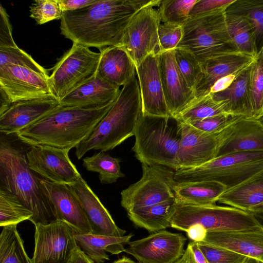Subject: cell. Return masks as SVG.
<instances>
[{"instance_id": "ac0fdd59", "label": "cell", "mask_w": 263, "mask_h": 263, "mask_svg": "<svg viewBox=\"0 0 263 263\" xmlns=\"http://www.w3.org/2000/svg\"><path fill=\"white\" fill-rule=\"evenodd\" d=\"M159 58L158 53H153L136 67L140 89L142 113L171 117L161 82Z\"/></svg>"}, {"instance_id": "44dd1931", "label": "cell", "mask_w": 263, "mask_h": 263, "mask_svg": "<svg viewBox=\"0 0 263 263\" xmlns=\"http://www.w3.org/2000/svg\"><path fill=\"white\" fill-rule=\"evenodd\" d=\"M60 105L59 101L53 95L13 103L0 114L1 133L6 135L16 134Z\"/></svg>"}, {"instance_id": "680465c9", "label": "cell", "mask_w": 263, "mask_h": 263, "mask_svg": "<svg viewBox=\"0 0 263 263\" xmlns=\"http://www.w3.org/2000/svg\"><path fill=\"white\" fill-rule=\"evenodd\" d=\"M260 118L261 119V120L263 121V115L261 117H260Z\"/></svg>"}, {"instance_id": "2e32d148", "label": "cell", "mask_w": 263, "mask_h": 263, "mask_svg": "<svg viewBox=\"0 0 263 263\" xmlns=\"http://www.w3.org/2000/svg\"><path fill=\"white\" fill-rule=\"evenodd\" d=\"M216 156L243 152L263 151V121L241 117L217 134Z\"/></svg>"}, {"instance_id": "52a82bcc", "label": "cell", "mask_w": 263, "mask_h": 263, "mask_svg": "<svg viewBox=\"0 0 263 263\" xmlns=\"http://www.w3.org/2000/svg\"><path fill=\"white\" fill-rule=\"evenodd\" d=\"M183 29L177 48L189 52L201 64L222 54L238 52L227 29L225 11L189 18Z\"/></svg>"}, {"instance_id": "ba28073f", "label": "cell", "mask_w": 263, "mask_h": 263, "mask_svg": "<svg viewBox=\"0 0 263 263\" xmlns=\"http://www.w3.org/2000/svg\"><path fill=\"white\" fill-rule=\"evenodd\" d=\"M169 221L171 227L184 232L196 224L203 227L208 232L262 228L248 212L233 207L216 204L197 206L175 202Z\"/></svg>"}, {"instance_id": "5bb4252c", "label": "cell", "mask_w": 263, "mask_h": 263, "mask_svg": "<svg viewBox=\"0 0 263 263\" xmlns=\"http://www.w3.org/2000/svg\"><path fill=\"white\" fill-rule=\"evenodd\" d=\"M48 72L15 65L0 66V88L11 104L53 95Z\"/></svg>"}, {"instance_id": "8d00e7d4", "label": "cell", "mask_w": 263, "mask_h": 263, "mask_svg": "<svg viewBox=\"0 0 263 263\" xmlns=\"http://www.w3.org/2000/svg\"><path fill=\"white\" fill-rule=\"evenodd\" d=\"M32 212L26 208L18 197L0 188V226L17 225L30 220Z\"/></svg>"}, {"instance_id": "bcb514c9", "label": "cell", "mask_w": 263, "mask_h": 263, "mask_svg": "<svg viewBox=\"0 0 263 263\" xmlns=\"http://www.w3.org/2000/svg\"><path fill=\"white\" fill-rule=\"evenodd\" d=\"M234 1L235 0H198L191 9L189 18L225 11Z\"/></svg>"}, {"instance_id": "5b68a950", "label": "cell", "mask_w": 263, "mask_h": 263, "mask_svg": "<svg viewBox=\"0 0 263 263\" xmlns=\"http://www.w3.org/2000/svg\"><path fill=\"white\" fill-rule=\"evenodd\" d=\"M171 117L143 114L137 122L132 149L141 163L158 164L177 170V156L181 139L180 127Z\"/></svg>"}, {"instance_id": "f1b7e54d", "label": "cell", "mask_w": 263, "mask_h": 263, "mask_svg": "<svg viewBox=\"0 0 263 263\" xmlns=\"http://www.w3.org/2000/svg\"><path fill=\"white\" fill-rule=\"evenodd\" d=\"M175 202L197 206L216 204L226 187L214 181L176 183L173 186Z\"/></svg>"}, {"instance_id": "7c38bea8", "label": "cell", "mask_w": 263, "mask_h": 263, "mask_svg": "<svg viewBox=\"0 0 263 263\" xmlns=\"http://www.w3.org/2000/svg\"><path fill=\"white\" fill-rule=\"evenodd\" d=\"M34 250L31 263H70L79 247L75 232L65 222L56 220L35 226Z\"/></svg>"}, {"instance_id": "f546056e", "label": "cell", "mask_w": 263, "mask_h": 263, "mask_svg": "<svg viewBox=\"0 0 263 263\" xmlns=\"http://www.w3.org/2000/svg\"><path fill=\"white\" fill-rule=\"evenodd\" d=\"M133 236L129 234L122 237H116L92 234L74 233L78 246L95 263H103L109 260L108 252L111 254H118L124 252L125 245L128 244Z\"/></svg>"}, {"instance_id": "8fae6325", "label": "cell", "mask_w": 263, "mask_h": 263, "mask_svg": "<svg viewBox=\"0 0 263 263\" xmlns=\"http://www.w3.org/2000/svg\"><path fill=\"white\" fill-rule=\"evenodd\" d=\"M161 0L139 10L126 28L120 47L133 61L135 67L148 55L159 53L158 28L161 22L158 9Z\"/></svg>"}, {"instance_id": "11a10c76", "label": "cell", "mask_w": 263, "mask_h": 263, "mask_svg": "<svg viewBox=\"0 0 263 263\" xmlns=\"http://www.w3.org/2000/svg\"><path fill=\"white\" fill-rule=\"evenodd\" d=\"M113 263H137L126 256H123L122 258L115 261Z\"/></svg>"}, {"instance_id": "f35d334b", "label": "cell", "mask_w": 263, "mask_h": 263, "mask_svg": "<svg viewBox=\"0 0 263 263\" xmlns=\"http://www.w3.org/2000/svg\"><path fill=\"white\" fill-rule=\"evenodd\" d=\"M198 0H161L158 10L161 22L181 26L189 18L190 12Z\"/></svg>"}, {"instance_id": "1f68e13d", "label": "cell", "mask_w": 263, "mask_h": 263, "mask_svg": "<svg viewBox=\"0 0 263 263\" xmlns=\"http://www.w3.org/2000/svg\"><path fill=\"white\" fill-rule=\"evenodd\" d=\"M225 12L245 18L254 31L257 53L263 49V0H235Z\"/></svg>"}, {"instance_id": "60d3db41", "label": "cell", "mask_w": 263, "mask_h": 263, "mask_svg": "<svg viewBox=\"0 0 263 263\" xmlns=\"http://www.w3.org/2000/svg\"><path fill=\"white\" fill-rule=\"evenodd\" d=\"M8 64L27 67L36 71L47 72L30 54L18 47H0V66Z\"/></svg>"}, {"instance_id": "cb8c5ba5", "label": "cell", "mask_w": 263, "mask_h": 263, "mask_svg": "<svg viewBox=\"0 0 263 263\" xmlns=\"http://www.w3.org/2000/svg\"><path fill=\"white\" fill-rule=\"evenodd\" d=\"M202 242L255 258L263 262V228L208 232Z\"/></svg>"}, {"instance_id": "4dcf8cb0", "label": "cell", "mask_w": 263, "mask_h": 263, "mask_svg": "<svg viewBox=\"0 0 263 263\" xmlns=\"http://www.w3.org/2000/svg\"><path fill=\"white\" fill-rule=\"evenodd\" d=\"M175 202L172 199L152 205L129 211L127 215L135 226L149 232H157L170 227L169 217Z\"/></svg>"}, {"instance_id": "4fadbf2b", "label": "cell", "mask_w": 263, "mask_h": 263, "mask_svg": "<svg viewBox=\"0 0 263 263\" xmlns=\"http://www.w3.org/2000/svg\"><path fill=\"white\" fill-rule=\"evenodd\" d=\"M70 149L49 146H31L26 153L29 168L50 182L69 185L82 177L69 158Z\"/></svg>"}, {"instance_id": "c3c4849f", "label": "cell", "mask_w": 263, "mask_h": 263, "mask_svg": "<svg viewBox=\"0 0 263 263\" xmlns=\"http://www.w3.org/2000/svg\"><path fill=\"white\" fill-rule=\"evenodd\" d=\"M184 254L189 263H209L196 241L189 243Z\"/></svg>"}, {"instance_id": "ffe728a7", "label": "cell", "mask_w": 263, "mask_h": 263, "mask_svg": "<svg viewBox=\"0 0 263 263\" xmlns=\"http://www.w3.org/2000/svg\"><path fill=\"white\" fill-rule=\"evenodd\" d=\"M160 71L166 105L171 118H174L195 99L176 62L174 50L160 54Z\"/></svg>"}, {"instance_id": "74e56055", "label": "cell", "mask_w": 263, "mask_h": 263, "mask_svg": "<svg viewBox=\"0 0 263 263\" xmlns=\"http://www.w3.org/2000/svg\"><path fill=\"white\" fill-rule=\"evenodd\" d=\"M249 89L253 117L260 118L263 115V49L251 63Z\"/></svg>"}, {"instance_id": "83f0119b", "label": "cell", "mask_w": 263, "mask_h": 263, "mask_svg": "<svg viewBox=\"0 0 263 263\" xmlns=\"http://www.w3.org/2000/svg\"><path fill=\"white\" fill-rule=\"evenodd\" d=\"M218 202L249 212L263 204V171L226 191Z\"/></svg>"}, {"instance_id": "7402d4cb", "label": "cell", "mask_w": 263, "mask_h": 263, "mask_svg": "<svg viewBox=\"0 0 263 263\" xmlns=\"http://www.w3.org/2000/svg\"><path fill=\"white\" fill-rule=\"evenodd\" d=\"M79 201L95 235L122 237L126 231L119 228L108 210L82 177L68 185Z\"/></svg>"}, {"instance_id": "681fc988", "label": "cell", "mask_w": 263, "mask_h": 263, "mask_svg": "<svg viewBox=\"0 0 263 263\" xmlns=\"http://www.w3.org/2000/svg\"><path fill=\"white\" fill-rule=\"evenodd\" d=\"M96 0H57L62 12L75 11L93 3Z\"/></svg>"}, {"instance_id": "9c48e42d", "label": "cell", "mask_w": 263, "mask_h": 263, "mask_svg": "<svg viewBox=\"0 0 263 263\" xmlns=\"http://www.w3.org/2000/svg\"><path fill=\"white\" fill-rule=\"evenodd\" d=\"M100 52L73 43L53 68L49 83L54 96L60 101L97 73Z\"/></svg>"}, {"instance_id": "9f6ffc18", "label": "cell", "mask_w": 263, "mask_h": 263, "mask_svg": "<svg viewBox=\"0 0 263 263\" xmlns=\"http://www.w3.org/2000/svg\"><path fill=\"white\" fill-rule=\"evenodd\" d=\"M243 263H261V262L255 258L247 256Z\"/></svg>"}, {"instance_id": "816d5d0a", "label": "cell", "mask_w": 263, "mask_h": 263, "mask_svg": "<svg viewBox=\"0 0 263 263\" xmlns=\"http://www.w3.org/2000/svg\"><path fill=\"white\" fill-rule=\"evenodd\" d=\"M70 263H95V262L78 247L74 253Z\"/></svg>"}, {"instance_id": "9a60e30c", "label": "cell", "mask_w": 263, "mask_h": 263, "mask_svg": "<svg viewBox=\"0 0 263 263\" xmlns=\"http://www.w3.org/2000/svg\"><path fill=\"white\" fill-rule=\"evenodd\" d=\"M186 241L181 233L163 230L130 241L124 252L139 263H174L183 255Z\"/></svg>"}, {"instance_id": "91938a15", "label": "cell", "mask_w": 263, "mask_h": 263, "mask_svg": "<svg viewBox=\"0 0 263 263\" xmlns=\"http://www.w3.org/2000/svg\"><path fill=\"white\" fill-rule=\"evenodd\" d=\"M261 263H263V262H261Z\"/></svg>"}, {"instance_id": "6da1fadb", "label": "cell", "mask_w": 263, "mask_h": 263, "mask_svg": "<svg viewBox=\"0 0 263 263\" xmlns=\"http://www.w3.org/2000/svg\"><path fill=\"white\" fill-rule=\"evenodd\" d=\"M159 0H96L75 11L63 12L61 33L76 43L99 50L120 46L126 28L143 8Z\"/></svg>"}, {"instance_id": "8992f818", "label": "cell", "mask_w": 263, "mask_h": 263, "mask_svg": "<svg viewBox=\"0 0 263 263\" xmlns=\"http://www.w3.org/2000/svg\"><path fill=\"white\" fill-rule=\"evenodd\" d=\"M263 171V151L229 154L193 168L175 171L176 183L214 181L231 189Z\"/></svg>"}, {"instance_id": "7dc6e473", "label": "cell", "mask_w": 263, "mask_h": 263, "mask_svg": "<svg viewBox=\"0 0 263 263\" xmlns=\"http://www.w3.org/2000/svg\"><path fill=\"white\" fill-rule=\"evenodd\" d=\"M0 47H17L12 34L9 16L0 4Z\"/></svg>"}, {"instance_id": "6f0895ef", "label": "cell", "mask_w": 263, "mask_h": 263, "mask_svg": "<svg viewBox=\"0 0 263 263\" xmlns=\"http://www.w3.org/2000/svg\"><path fill=\"white\" fill-rule=\"evenodd\" d=\"M174 263H189L186 257L184 254L182 255V256L179 259L176 260Z\"/></svg>"}, {"instance_id": "7bdbcfd3", "label": "cell", "mask_w": 263, "mask_h": 263, "mask_svg": "<svg viewBox=\"0 0 263 263\" xmlns=\"http://www.w3.org/2000/svg\"><path fill=\"white\" fill-rule=\"evenodd\" d=\"M198 246L209 263H243L247 256L234 251L212 246L203 242H197Z\"/></svg>"}, {"instance_id": "e575fe53", "label": "cell", "mask_w": 263, "mask_h": 263, "mask_svg": "<svg viewBox=\"0 0 263 263\" xmlns=\"http://www.w3.org/2000/svg\"><path fill=\"white\" fill-rule=\"evenodd\" d=\"M121 161L120 158L112 157L100 151L84 158L83 166L88 171L99 173V179L102 184H110L125 177L121 171Z\"/></svg>"}, {"instance_id": "ab89813d", "label": "cell", "mask_w": 263, "mask_h": 263, "mask_svg": "<svg viewBox=\"0 0 263 263\" xmlns=\"http://www.w3.org/2000/svg\"><path fill=\"white\" fill-rule=\"evenodd\" d=\"M174 55L181 73L194 92L203 76L202 64L191 53L180 48L174 49Z\"/></svg>"}, {"instance_id": "ee69618b", "label": "cell", "mask_w": 263, "mask_h": 263, "mask_svg": "<svg viewBox=\"0 0 263 263\" xmlns=\"http://www.w3.org/2000/svg\"><path fill=\"white\" fill-rule=\"evenodd\" d=\"M183 34V26L162 23L158 28L159 54L175 49Z\"/></svg>"}, {"instance_id": "4316f807", "label": "cell", "mask_w": 263, "mask_h": 263, "mask_svg": "<svg viewBox=\"0 0 263 263\" xmlns=\"http://www.w3.org/2000/svg\"><path fill=\"white\" fill-rule=\"evenodd\" d=\"M251 63L239 72L224 89L211 93L217 101H225L228 114L253 117L249 89Z\"/></svg>"}, {"instance_id": "603a6c76", "label": "cell", "mask_w": 263, "mask_h": 263, "mask_svg": "<svg viewBox=\"0 0 263 263\" xmlns=\"http://www.w3.org/2000/svg\"><path fill=\"white\" fill-rule=\"evenodd\" d=\"M253 57L234 52L210 59L202 64L203 77L194 90L195 99L210 93L215 84L219 81L237 74L248 66Z\"/></svg>"}, {"instance_id": "f5cc1de1", "label": "cell", "mask_w": 263, "mask_h": 263, "mask_svg": "<svg viewBox=\"0 0 263 263\" xmlns=\"http://www.w3.org/2000/svg\"><path fill=\"white\" fill-rule=\"evenodd\" d=\"M11 105L6 93L0 88V114L5 111Z\"/></svg>"}, {"instance_id": "d4e9b609", "label": "cell", "mask_w": 263, "mask_h": 263, "mask_svg": "<svg viewBox=\"0 0 263 263\" xmlns=\"http://www.w3.org/2000/svg\"><path fill=\"white\" fill-rule=\"evenodd\" d=\"M120 90L96 73L61 99L60 103L62 106L100 107L114 102Z\"/></svg>"}, {"instance_id": "484cf974", "label": "cell", "mask_w": 263, "mask_h": 263, "mask_svg": "<svg viewBox=\"0 0 263 263\" xmlns=\"http://www.w3.org/2000/svg\"><path fill=\"white\" fill-rule=\"evenodd\" d=\"M100 52L97 74L110 84L123 86L136 74L133 61L121 47L108 46L100 49Z\"/></svg>"}, {"instance_id": "f6af8a7d", "label": "cell", "mask_w": 263, "mask_h": 263, "mask_svg": "<svg viewBox=\"0 0 263 263\" xmlns=\"http://www.w3.org/2000/svg\"><path fill=\"white\" fill-rule=\"evenodd\" d=\"M241 117L223 114L193 122L190 124L202 132L217 134Z\"/></svg>"}, {"instance_id": "f907efd6", "label": "cell", "mask_w": 263, "mask_h": 263, "mask_svg": "<svg viewBox=\"0 0 263 263\" xmlns=\"http://www.w3.org/2000/svg\"><path fill=\"white\" fill-rule=\"evenodd\" d=\"M185 232L188 238L192 241L196 242L202 241L208 232L203 227L198 224L190 227Z\"/></svg>"}, {"instance_id": "d6a6232c", "label": "cell", "mask_w": 263, "mask_h": 263, "mask_svg": "<svg viewBox=\"0 0 263 263\" xmlns=\"http://www.w3.org/2000/svg\"><path fill=\"white\" fill-rule=\"evenodd\" d=\"M229 35L238 52L254 57L257 54L254 31L243 17L225 12Z\"/></svg>"}, {"instance_id": "db71d44e", "label": "cell", "mask_w": 263, "mask_h": 263, "mask_svg": "<svg viewBox=\"0 0 263 263\" xmlns=\"http://www.w3.org/2000/svg\"><path fill=\"white\" fill-rule=\"evenodd\" d=\"M251 214L263 228V204L255 210L248 212Z\"/></svg>"}, {"instance_id": "d590c367", "label": "cell", "mask_w": 263, "mask_h": 263, "mask_svg": "<svg viewBox=\"0 0 263 263\" xmlns=\"http://www.w3.org/2000/svg\"><path fill=\"white\" fill-rule=\"evenodd\" d=\"M16 227L3 228L0 235V263H31Z\"/></svg>"}, {"instance_id": "e0dca14e", "label": "cell", "mask_w": 263, "mask_h": 263, "mask_svg": "<svg viewBox=\"0 0 263 263\" xmlns=\"http://www.w3.org/2000/svg\"><path fill=\"white\" fill-rule=\"evenodd\" d=\"M181 133L177 170L201 165L216 156L217 134L202 132L190 124H178Z\"/></svg>"}, {"instance_id": "3957f363", "label": "cell", "mask_w": 263, "mask_h": 263, "mask_svg": "<svg viewBox=\"0 0 263 263\" xmlns=\"http://www.w3.org/2000/svg\"><path fill=\"white\" fill-rule=\"evenodd\" d=\"M136 74L122 86L112 107L93 131L75 147L78 159L90 150L104 152L111 150L134 135L142 114L140 89Z\"/></svg>"}, {"instance_id": "30bf717a", "label": "cell", "mask_w": 263, "mask_h": 263, "mask_svg": "<svg viewBox=\"0 0 263 263\" xmlns=\"http://www.w3.org/2000/svg\"><path fill=\"white\" fill-rule=\"evenodd\" d=\"M139 181L121 192V205L127 212L175 198L174 170L158 164L142 163Z\"/></svg>"}, {"instance_id": "7a4b0ae2", "label": "cell", "mask_w": 263, "mask_h": 263, "mask_svg": "<svg viewBox=\"0 0 263 263\" xmlns=\"http://www.w3.org/2000/svg\"><path fill=\"white\" fill-rule=\"evenodd\" d=\"M115 101L94 108L60 105L15 135L31 146H49L71 149L90 135Z\"/></svg>"}, {"instance_id": "d6986e66", "label": "cell", "mask_w": 263, "mask_h": 263, "mask_svg": "<svg viewBox=\"0 0 263 263\" xmlns=\"http://www.w3.org/2000/svg\"><path fill=\"white\" fill-rule=\"evenodd\" d=\"M39 181L44 195L54 210L57 219L65 222L76 233H91L82 206L70 187L40 177Z\"/></svg>"}, {"instance_id": "836d02e7", "label": "cell", "mask_w": 263, "mask_h": 263, "mask_svg": "<svg viewBox=\"0 0 263 263\" xmlns=\"http://www.w3.org/2000/svg\"><path fill=\"white\" fill-rule=\"evenodd\" d=\"M223 114H228L226 102L215 101L209 93L198 99L195 98L174 119L178 124H190L208 117Z\"/></svg>"}, {"instance_id": "b9f144b4", "label": "cell", "mask_w": 263, "mask_h": 263, "mask_svg": "<svg viewBox=\"0 0 263 263\" xmlns=\"http://www.w3.org/2000/svg\"><path fill=\"white\" fill-rule=\"evenodd\" d=\"M29 11L38 25L61 19L63 13L57 0H36L29 6Z\"/></svg>"}, {"instance_id": "277c9868", "label": "cell", "mask_w": 263, "mask_h": 263, "mask_svg": "<svg viewBox=\"0 0 263 263\" xmlns=\"http://www.w3.org/2000/svg\"><path fill=\"white\" fill-rule=\"evenodd\" d=\"M29 167L26 154L10 141L0 140V188L15 195L33 213L34 226L57 220L54 210L44 195L37 177Z\"/></svg>"}]
</instances>
